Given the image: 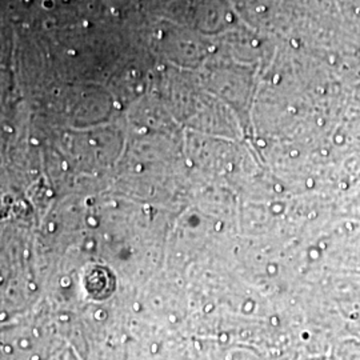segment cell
Wrapping results in <instances>:
<instances>
[{
  "label": "cell",
  "mask_w": 360,
  "mask_h": 360,
  "mask_svg": "<svg viewBox=\"0 0 360 360\" xmlns=\"http://www.w3.org/2000/svg\"><path fill=\"white\" fill-rule=\"evenodd\" d=\"M68 53H70L71 56H75V55H77V51H75V50H70V51H68Z\"/></svg>",
  "instance_id": "6da1fadb"
},
{
  "label": "cell",
  "mask_w": 360,
  "mask_h": 360,
  "mask_svg": "<svg viewBox=\"0 0 360 360\" xmlns=\"http://www.w3.org/2000/svg\"><path fill=\"white\" fill-rule=\"evenodd\" d=\"M26 1H30V0H26Z\"/></svg>",
  "instance_id": "7a4b0ae2"
},
{
  "label": "cell",
  "mask_w": 360,
  "mask_h": 360,
  "mask_svg": "<svg viewBox=\"0 0 360 360\" xmlns=\"http://www.w3.org/2000/svg\"><path fill=\"white\" fill-rule=\"evenodd\" d=\"M65 1H68V0H65Z\"/></svg>",
  "instance_id": "3957f363"
}]
</instances>
